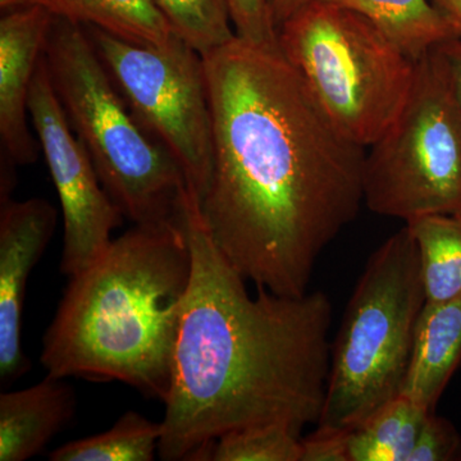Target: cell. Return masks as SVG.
Here are the masks:
<instances>
[{"label": "cell", "mask_w": 461, "mask_h": 461, "mask_svg": "<svg viewBox=\"0 0 461 461\" xmlns=\"http://www.w3.org/2000/svg\"><path fill=\"white\" fill-rule=\"evenodd\" d=\"M348 437V430L318 426L300 439L302 461H350Z\"/></svg>", "instance_id": "23"}, {"label": "cell", "mask_w": 461, "mask_h": 461, "mask_svg": "<svg viewBox=\"0 0 461 461\" xmlns=\"http://www.w3.org/2000/svg\"><path fill=\"white\" fill-rule=\"evenodd\" d=\"M162 421L138 411L124 412L111 429L67 442L51 451V461H153L159 454Z\"/></svg>", "instance_id": "18"}, {"label": "cell", "mask_w": 461, "mask_h": 461, "mask_svg": "<svg viewBox=\"0 0 461 461\" xmlns=\"http://www.w3.org/2000/svg\"><path fill=\"white\" fill-rule=\"evenodd\" d=\"M180 224H135L69 277L42 339L41 364L57 378L120 381L165 402L191 278Z\"/></svg>", "instance_id": "3"}, {"label": "cell", "mask_w": 461, "mask_h": 461, "mask_svg": "<svg viewBox=\"0 0 461 461\" xmlns=\"http://www.w3.org/2000/svg\"><path fill=\"white\" fill-rule=\"evenodd\" d=\"M74 388L48 375L39 384L0 395V461H25L44 450L76 411Z\"/></svg>", "instance_id": "12"}, {"label": "cell", "mask_w": 461, "mask_h": 461, "mask_svg": "<svg viewBox=\"0 0 461 461\" xmlns=\"http://www.w3.org/2000/svg\"><path fill=\"white\" fill-rule=\"evenodd\" d=\"M236 35L264 47H278V30L272 20L269 0H227Z\"/></svg>", "instance_id": "22"}, {"label": "cell", "mask_w": 461, "mask_h": 461, "mask_svg": "<svg viewBox=\"0 0 461 461\" xmlns=\"http://www.w3.org/2000/svg\"><path fill=\"white\" fill-rule=\"evenodd\" d=\"M363 14L412 59L460 33L429 0H326Z\"/></svg>", "instance_id": "15"}, {"label": "cell", "mask_w": 461, "mask_h": 461, "mask_svg": "<svg viewBox=\"0 0 461 461\" xmlns=\"http://www.w3.org/2000/svg\"><path fill=\"white\" fill-rule=\"evenodd\" d=\"M44 59L67 120L123 217L141 226L180 224L184 172L132 113L86 29L54 17Z\"/></svg>", "instance_id": "4"}, {"label": "cell", "mask_w": 461, "mask_h": 461, "mask_svg": "<svg viewBox=\"0 0 461 461\" xmlns=\"http://www.w3.org/2000/svg\"><path fill=\"white\" fill-rule=\"evenodd\" d=\"M56 208L47 200L2 199L0 209V382L8 387L32 363L21 341L26 288L33 267L56 230Z\"/></svg>", "instance_id": "10"}, {"label": "cell", "mask_w": 461, "mask_h": 461, "mask_svg": "<svg viewBox=\"0 0 461 461\" xmlns=\"http://www.w3.org/2000/svg\"><path fill=\"white\" fill-rule=\"evenodd\" d=\"M461 436L450 420L429 412L409 461H460Z\"/></svg>", "instance_id": "21"}, {"label": "cell", "mask_w": 461, "mask_h": 461, "mask_svg": "<svg viewBox=\"0 0 461 461\" xmlns=\"http://www.w3.org/2000/svg\"><path fill=\"white\" fill-rule=\"evenodd\" d=\"M311 0H269L272 20L276 27H280L285 21L295 14L300 8L304 7Z\"/></svg>", "instance_id": "25"}, {"label": "cell", "mask_w": 461, "mask_h": 461, "mask_svg": "<svg viewBox=\"0 0 461 461\" xmlns=\"http://www.w3.org/2000/svg\"><path fill=\"white\" fill-rule=\"evenodd\" d=\"M426 303L420 251L405 224L373 251L348 300L317 426L351 432L402 395Z\"/></svg>", "instance_id": "5"}, {"label": "cell", "mask_w": 461, "mask_h": 461, "mask_svg": "<svg viewBox=\"0 0 461 461\" xmlns=\"http://www.w3.org/2000/svg\"><path fill=\"white\" fill-rule=\"evenodd\" d=\"M406 226L420 251L427 302L461 296V213L423 215Z\"/></svg>", "instance_id": "16"}, {"label": "cell", "mask_w": 461, "mask_h": 461, "mask_svg": "<svg viewBox=\"0 0 461 461\" xmlns=\"http://www.w3.org/2000/svg\"><path fill=\"white\" fill-rule=\"evenodd\" d=\"M461 366V296L426 303L421 309L402 395L436 411L437 403Z\"/></svg>", "instance_id": "13"}, {"label": "cell", "mask_w": 461, "mask_h": 461, "mask_svg": "<svg viewBox=\"0 0 461 461\" xmlns=\"http://www.w3.org/2000/svg\"><path fill=\"white\" fill-rule=\"evenodd\" d=\"M302 433L285 423L230 430L213 442V461H302Z\"/></svg>", "instance_id": "20"}, {"label": "cell", "mask_w": 461, "mask_h": 461, "mask_svg": "<svg viewBox=\"0 0 461 461\" xmlns=\"http://www.w3.org/2000/svg\"><path fill=\"white\" fill-rule=\"evenodd\" d=\"M203 59L213 122L205 229L245 280L305 295L321 251L364 203L366 148L339 131L280 45L236 35Z\"/></svg>", "instance_id": "1"}, {"label": "cell", "mask_w": 461, "mask_h": 461, "mask_svg": "<svg viewBox=\"0 0 461 461\" xmlns=\"http://www.w3.org/2000/svg\"><path fill=\"white\" fill-rule=\"evenodd\" d=\"M429 412L405 395L384 403L351 430L350 461H409Z\"/></svg>", "instance_id": "17"}, {"label": "cell", "mask_w": 461, "mask_h": 461, "mask_svg": "<svg viewBox=\"0 0 461 461\" xmlns=\"http://www.w3.org/2000/svg\"><path fill=\"white\" fill-rule=\"evenodd\" d=\"M364 203L409 221L461 213V99L438 47L418 58L411 93L364 160Z\"/></svg>", "instance_id": "7"}, {"label": "cell", "mask_w": 461, "mask_h": 461, "mask_svg": "<svg viewBox=\"0 0 461 461\" xmlns=\"http://www.w3.org/2000/svg\"><path fill=\"white\" fill-rule=\"evenodd\" d=\"M438 48L441 53L444 54L455 89H456L457 95L461 99V36L442 42L441 45H438Z\"/></svg>", "instance_id": "24"}, {"label": "cell", "mask_w": 461, "mask_h": 461, "mask_svg": "<svg viewBox=\"0 0 461 461\" xmlns=\"http://www.w3.org/2000/svg\"><path fill=\"white\" fill-rule=\"evenodd\" d=\"M30 5H39L54 17L98 27L139 44H162L173 35L154 0H0L3 12Z\"/></svg>", "instance_id": "14"}, {"label": "cell", "mask_w": 461, "mask_h": 461, "mask_svg": "<svg viewBox=\"0 0 461 461\" xmlns=\"http://www.w3.org/2000/svg\"><path fill=\"white\" fill-rule=\"evenodd\" d=\"M181 226L193 267L163 402L160 459L211 460L218 437L251 424L285 423L300 433L318 424L330 373L329 296L257 286L251 297L190 189Z\"/></svg>", "instance_id": "2"}, {"label": "cell", "mask_w": 461, "mask_h": 461, "mask_svg": "<svg viewBox=\"0 0 461 461\" xmlns=\"http://www.w3.org/2000/svg\"><path fill=\"white\" fill-rule=\"evenodd\" d=\"M278 42L330 121L360 147L390 129L411 93L417 60L351 9L311 0L278 27Z\"/></svg>", "instance_id": "6"}, {"label": "cell", "mask_w": 461, "mask_h": 461, "mask_svg": "<svg viewBox=\"0 0 461 461\" xmlns=\"http://www.w3.org/2000/svg\"><path fill=\"white\" fill-rule=\"evenodd\" d=\"M84 27L127 105L177 162L200 202L213 171V122L202 54L175 32L162 44H139Z\"/></svg>", "instance_id": "8"}, {"label": "cell", "mask_w": 461, "mask_h": 461, "mask_svg": "<svg viewBox=\"0 0 461 461\" xmlns=\"http://www.w3.org/2000/svg\"><path fill=\"white\" fill-rule=\"evenodd\" d=\"M457 30L461 36V0H429Z\"/></svg>", "instance_id": "26"}, {"label": "cell", "mask_w": 461, "mask_h": 461, "mask_svg": "<svg viewBox=\"0 0 461 461\" xmlns=\"http://www.w3.org/2000/svg\"><path fill=\"white\" fill-rule=\"evenodd\" d=\"M54 16L39 5L8 9L0 20V138L14 165L38 160V139L27 123L29 96Z\"/></svg>", "instance_id": "11"}, {"label": "cell", "mask_w": 461, "mask_h": 461, "mask_svg": "<svg viewBox=\"0 0 461 461\" xmlns=\"http://www.w3.org/2000/svg\"><path fill=\"white\" fill-rule=\"evenodd\" d=\"M29 113L62 208L60 272L72 277L103 256L113 240L112 232L122 224L124 217L67 120L44 53L33 76Z\"/></svg>", "instance_id": "9"}, {"label": "cell", "mask_w": 461, "mask_h": 461, "mask_svg": "<svg viewBox=\"0 0 461 461\" xmlns=\"http://www.w3.org/2000/svg\"><path fill=\"white\" fill-rule=\"evenodd\" d=\"M172 32L202 56L236 36L227 0H154Z\"/></svg>", "instance_id": "19"}]
</instances>
